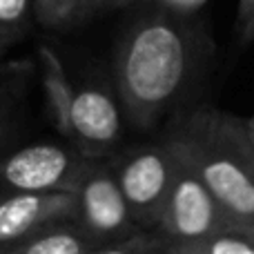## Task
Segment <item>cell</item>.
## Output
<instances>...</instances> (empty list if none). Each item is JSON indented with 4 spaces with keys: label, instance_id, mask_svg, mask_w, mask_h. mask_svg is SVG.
Here are the masks:
<instances>
[{
    "label": "cell",
    "instance_id": "1",
    "mask_svg": "<svg viewBox=\"0 0 254 254\" xmlns=\"http://www.w3.org/2000/svg\"><path fill=\"white\" fill-rule=\"evenodd\" d=\"M207 34L194 11L154 2L125 27L114 54V83L127 121L149 129L174 110L205 67Z\"/></svg>",
    "mask_w": 254,
    "mask_h": 254
},
{
    "label": "cell",
    "instance_id": "2",
    "mask_svg": "<svg viewBox=\"0 0 254 254\" xmlns=\"http://www.w3.org/2000/svg\"><path fill=\"white\" fill-rule=\"evenodd\" d=\"M170 145L221 203L237 232L254 230V147L246 119L216 107L190 112L167 134Z\"/></svg>",
    "mask_w": 254,
    "mask_h": 254
},
{
    "label": "cell",
    "instance_id": "3",
    "mask_svg": "<svg viewBox=\"0 0 254 254\" xmlns=\"http://www.w3.org/2000/svg\"><path fill=\"white\" fill-rule=\"evenodd\" d=\"M176 170L179 156L167 140L131 149L114 165V174L138 228H158Z\"/></svg>",
    "mask_w": 254,
    "mask_h": 254
},
{
    "label": "cell",
    "instance_id": "4",
    "mask_svg": "<svg viewBox=\"0 0 254 254\" xmlns=\"http://www.w3.org/2000/svg\"><path fill=\"white\" fill-rule=\"evenodd\" d=\"M92 158L56 143H34L0 158V194L74 192Z\"/></svg>",
    "mask_w": 254,
    "mask_h": 254
},
{
    "label": "cell",
    "instance_id": "5",
    "mask_svg": "<svg viewBox=\"0 0 254 254\" xmlns=\"http://www.w3.org/2000/svg\"><path fill=\"white\" fill-rule=\"evenodd\" d=\"M156 230L161 232L163 243H183L207 239L219 232H230L234 228L214 194L198 179L196 172L179 156L176 179Z\"/></svg>",
    "mask_w": 254,
    "mask_h": 254
},
{
    "label": "cell",
    "instance_id": "6",
    "mask_svg": "<svg viewBox=\"0 0 254 254\" xmlns=\"http://www.w3.org/2000/svg\"><path fill=\"white\" fill-rule=\"evenodd\" d=\"M76 194V223L98 243L125 241L138 234L123 190L114 174V167L89 161L80 176Z\"/></svg>",
    "mask_w": 254,
    "mask_h": 254
},
{
    "label": "cell",
    "instance_id": "7",
    "mask_svg": "<svg viewBox=\"0 0 254 254\" xmlns=\"http://www.w3.org/2000/svg\"><path fill=\"white\" fill-rule=\"evenodd\" d=\"M123 116L121 101L103 85H83L74 89L63 136L85 158L105 156L121 138Z\"/></svg>",
    "mask_w": 254,
    "mask_h": 254
},
{
    "label": "cell",
    "instance_id": "8",
    "mask_svg": "<svg viewBox=\"0 0 254 254\" xmlns=\"http://www.w3.org/2000/svg\"><path fill=\"white\" fill-rule=\"evenodd\" d=\"M67 221H76L74 192L0 194V246L22 241Z\"/></svg>",
    "mask_w": 254,
    "mask_h": 254
},
{
    "label": "cell",
    "instance_id": "9",
    "mask_svg": "<svg viewBox=\"0 0 254 254\" xmlns=\"http://www.w3.org/2000/svg\"><path fill=\"white\" fill-rule=\"evenodd\" d=\"M98 243L76 221L54 225L22 241L0 246V254H85Z\"/></svg>",
    "mask_w": 254,
    "mask_h": 254
},
{
    "label": "cell",
    "instance_id": "10",
    "mask_svg": "<svg viewBox=\"0 0 254 254\" xmlns=\"http://www.w3.org/2000/svg\"><path fill=\"white\" fill-rule=\"evenodd\" d=\"M40 67H43V85L49 101V112H52V119L58 131L63 134L67 125V114H69L74 89L69 85V78L65 76V69H63L58 56L49 47H40Z\"/></svg>",
    "mask_w": 254,
    "mask_h": 254
},
{
    "label": "cell",
    "instance_id": "11",
    "mask_svg": "<svg viewBox=\"0 0 254 254\" xmlns=\"http://www.w3.org/2000/svg\"><path fill=\"white\" fill-rule=\"evenodd\" d=\"M107 0H34V20L47 29H65L105 9Z\"/></svg>",
    "mask_w": 254,
    "mask_h": 254
},
{
    "label": "cell",
    "instance_id": "12",
    "mask_svg": "<svg viewBox=\"0 0 254 254\" xmlns=\"http://www.w3.org/2000/svg\"><path fill=\"white\" fill-rule=\"evenodd\" d=\"M165 254H254V241L243 232H219L198 241L163 243Z\"/></svg>",
    "mask_w": 254,
    "mask_h": 254
},
{
    "label": "cell",
    "instance_id": "13",
    "mask_svg": "<svg viewBox=\"0 0 254 254\" xmlns=\"http://www.w3.org/2000/svg\"><path fill=\"white\" fill-rule=\"evenodd\" d=\"M34 18V0H0V38L13 43Z\"/></svg>",
    "mask_w": 254,
    "mask_h": 254
},
{
    "label": "cell",
    "instance_id": "14",
    "mask_svg": "<svg viewBox=\"0 0 254 254\" xmlns=\"http://www.w3.org/2000/svg\"><path fill=\"white\" fill-rule=\"evenodd\" d=\"M85 254H165L163 252V239L149 237V234H134L125 241L98 246Z\"/></svg>",
    "mask_w": 254,
    "mask_h": 254
},
{
    "label": "cell",
    "instance_id": "15",
    "mask_svg": "<svg viewBox=\"0 0 254 254\" xmlns=\"http://www.w3.org/2000/svg\"><path fill=\"white\" fill-rule=\"evenodd\" d=\"M237 31L243 45L254 40V0H239L237 9Z\"/></svg>",
    "mask_w": 254,
    "mask_h": 254
},
{
    "label": "cell",
    "instance_id": "16",
    "mask_svg": "<svg viewBox=\"0 0 254 254\" xmlns=\"http://www.w3.org/2000/svg\"><path fill=\"white\" fill-rule=\"evenodd\" d=\"M158 4H165V7H172V9H179V11H194L198 9L205 0H154Z\"/></svg>",
    "mask_w": 254,
    "mask_h": 254
},
{
    "label": "cell",
    "instance_id": "17",
    "mask_svg": "<svg viewBox=\"0 0 254 254\" xmlns=\"http://www.w3.org/2000/svg\"><path fill=\"white\" fill-rule=\"evenodd\" d=\"M7 129H9V110L7 105L0 103V145H2L4 136H7Z\"/></svg>",
    "mask_w": 254,
    "mask_h": 254
},
{
    "label": "cell",
    "instance_id": "18",
    "mask_svg": "<svg viewBox=\"0 0 254 254\" xmlns=\"http://www.w3.org/2000/svg\"><path fill=\"white\" fill-rule=\"evenodd\" d=\"M143 0H107L105 7H112V9H119V7H129V4H138Z\"/></svg>",
    "mask_w": 254,
    "mask_h": 254
},
{
    "label": "cell",
    "instance_id": "19",
    "mask_svg": "<svg viewBox=\"0 0 254 254\" xmlns=\"http://www.w3.org/2000/svg\"><path fill=\"white\" fill-rule=\"evenodd\" d=\"M246 129H248V136H250L252 147H254V116L252 119H246Z\"/></svg>",
    "mask_w": 254,
    "mask_h": 254
},
{
    "label": "cell",
    "instance_id": "20",
    "mask_svg": "<svg viewBox=\"0 0 254 254\" xmlns=\"http://www.w3.org/2000/svg\"><path fill=\"white\" fill-rule=\"evenodd\" d=\"M7 47H9V43L0 38V61H2V54H4V49H7Z\"/></svg>",
    "mask_w": 254,
    "mask_h": 254
},
{
    "label": "cell",
    "instance_id": "21",
    "mask_svg": "<svg viewBox=\"0 0 254 254\" xmlns=\"http://www.w3.org/2000/svg\"><path fill=\"white\" fill-rule=\"evenodd\" d=\"M248 237H250V239H252V241H254V230H252V232H248Z\"/></svg>",
    "mask_w": 254,
    "mask_h": 254
}]
</instances>
